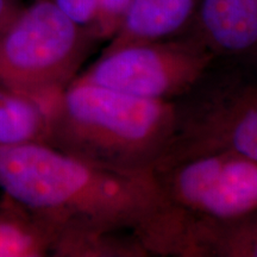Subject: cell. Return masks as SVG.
<instances>
[{"instance_id":"6da1fadb","label":"cell","mask_w":257,"mask_h":257,"mask_svg":"<svg viewBox=\"0 0 257 257\" xmlns=\"http://www.w3.org/2000/svg\"><path fill=\"white\" fill-rule=\"evenodd\" d=\"M0 194L53 233V252L87 234L136 232L160 200L153 172L108 170L41 142L0 147Z\"/></svg>"},{"instance_id":"7a4b0ae2","label":"cell","mask_w":257,"mask_h":257,"mask_svg":"<svg viewBox=\"0 0 257 257\" xmlns=\"http://www.w3.org/2000/svg\"><path fill=\"white\" fill-rule=\"evenodd\" d=\"M44 143L120 173L153 172L174 130L170 101L152 100L74 80L46 106Z\"/></svg>"},{"instance_id":"3957f363","label":"cell","mask_w":257,"mask_h":257,"mask_svg":"<svg viewBox=\"0 0 257 257\" xmlns=\"http://www.w3.org/2000/svg\"><path fill=\"white\" fill-rule=\"evenodd\" d=\"M153 175L159 205L136 231L150 257H180L193 231L257 210V162L238 154L192 157Z\"/></svg>"},{"instance_id":"277c9868","label":"cell","mask_w":257,"mask_h":257,"mask_svg":"<svg viewBox=\"0 0 257 257\" xmlns=\"http://www.w3.org/2000/svg\"><path fill=\"white\" fill-rule=\"evenodd\" d=\"M172 104L173 136L155 168L214 153L257 162V57L214 56Z\"/></svg>"},{"instance_id":"5b68a950","label":"cell","mask_w":257,"mask_h":257,"mask_svg":"<svg viewBox=\"0 0 257 257\" xmlns=\"http://www.w3.org/2000/svg\"><path fill=\"white\" fill-rule=\"evenodd\" d=\"M98 43L54 0H34L0 35V86L47 106Z\"/></svg>"},{"instance_id":"8992f818","label":"cell","mask_w":257,"mask_h":257,"mask_svg":"<svg viewBox=\"0 0 257 257\" xmlns=\"http://www.w3.org/2000/svg\"><path fill=\"white\" fill-rule=\"evenodd\" d=\"M213 57L194 34L186 31L167 40L102 50L75 80L172 102L197 82Z\"/></svg>"},{"instance_id":"52a82bcc","label":"cell","mask_w":257,"mask_h":257,"mask_svg":"<svg viewBox=\"0 0 257 257\" xmlns=\"http://www.w3.org/2000/svg\"><path fill=\"white\" fill-rule=\"evenodd\" d=\"M187 31L217 57H257V0H202Z\"/></svg>"},{"instance_id":"ba28073f","label":"cell","mask_w":257,"mask_h":257,"mask_svg":"<svg viewBox=\"0 0 257 257\" xmlns=\"http://www.w3.org/2000/svg\"><path fill=\"white\" fill-rule=\"evenodd\" d=\"M202 0H131L123 24L104 50L167 40L192 27Z\"/></svg>"},{"instance_id":"9c48e42d","label":"cell","mask_w":257,"mask_h":257,"mask_svg":"<svg viewBox=\"0 0 257 257\" xmlns=\"http://www.w3.org/2000/svg\"><path fill=\"white\" fill-rule=\"evenodd\" d=\"M182 257H257V210L193 231Z\"/></svg>"},{"instance_id":"30bf717a","label":"cell","mask_w":257,"mask_h":257,"mask_svg":"<svg viewBox=\"0 0 257 257\" xmlns=\"http://www.w3.org/2000/svg\"><path fill=\"white\" fill-rule=\"evenodd\" d=\"M54 236L30 213L2 198L0 257L51 256Z\"/></svg>"},{"instance_id":"8fae6325","label":"cell","mask_w":257,"mask_h":257,"mask_svg":"<svg viewBox=\"0 0 257 257\" xmlns=\"http://www.w3.org/2000/svg\"><path fill=\"white\" fill-rule=\"evenodd\" d=\"M46 105L0 86V147L44 143Z\"/></svg>"},{"instance_id":"7c38bea8","label":"cell","mask_w":257,"mask_h":257,"mask_svg":"<svg viewBox=\"0 0 257 257\" xmlns=\"http://www.w3.org/2000/svg\"><path fill=\"white\" fill-rule=\"evenodd\" d=\"M131 0H54L59 9L95 41L108 42L123 24Z\"/></svg>"},{"instance_id":"4fadbf2b","label":"cell","mask_w":257,"mask_h":257,"mask_svg":"<svg viewBox=\"0 0 257 257\" xmlns=\"http://www.w3.org/2000/svg\"><path fill=\"white\" fill-rule=\"evenodd\" d=\"M23 9L19 0H0V35Z\"/></svg>"}]
</instances>
